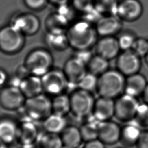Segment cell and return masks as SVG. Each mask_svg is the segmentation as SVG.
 <instances>
[{
    "mask_svg": "<svg viewBox=\"0 0 148 148\" xmlns=\"http://www.w3.org/2000/svg\"><path fill=\"white\" fill-rule=\"evenodd\" d=\"M139 105L137 98L123 93L114 99V117L123 123L130 121L135 118Z\"/></svg>",
    "mask_w": 148,
    "mask_h": 148,
    "instance_id": "8",
    "label": "cell"
},
{
    "mask_svg": "<svg viewBox=\"0 0 148 148\" xmlns=\"http://www.w3.org/2000/svg\"><path fill=\"white\" fill-rule=\"evenodd\" d=\"M125 79L116 69H109L99 76L96 90L99 97L116 99L124 93Z\"/></svg>",
    "mask_w": 148,
    "mask_h": 148,
    "instance_id": "2",
    "label": "cell"
},
{
    "mask_svg": "<svg viewBox=\"0 0 148 148\" xmlns=\"http://www.w3.org/2000/svg\"><path fill=\"white\" fill-rule=\"evenodd\" d=\"M66 34L69 47L75 51L90 49L98 40L95 26L82 19L70 24Z\"/></svg>",
    "mask_w": 148,
    "mask_h": 148,
    "instance_id": "1",
    "label": "cell"
},
{
    "mask_svg": "<svg viewBox=\"0 0 148 148\" xmlns=\"http://www.w3.org/2000/svg\"><path fill=\"white\" fill-rule=\"evenodd\" d=\"M10 25L24 35L31 36L38 32L40 27V22L36 15L30 13H25L14 17Z\"/></svg>",
    "mask_w": 148,
    "mask_h": 148,
    "instance_id": "11",
    "label": "cell"
},
{
    "mask_svg": "<svg viewBox=\"0 0 148 148\" xmlns=\"http://www.w3.org/2000/svg\"><path fill=\"white\" fill-rule=\"evenodd\" d=\"M36 142L39 148H62L63 146L60 135L46 131L39 134Z\"/></svg>",
    "mask_w": 148,
    "mask_h": 148,
    "instance_id": "29",
    "label": "cell"
},
{
    "mask_svg": "<svg viewBox=\"0 0 148 148\" xmlns=\"http://www.w3.org/2000/svg\"><path fill=\"white\" fill-rule=\"evenodd\" d=\"M118 0H94V7L102 16L116 15Z\"/></svg>",
    "mask_w": 148,
    "mask_h": 148,
    "instance_id": "31",
    "label": "cell"
},
{
    "mask_svg": "<svg viewBox=\"0 0 148 148\" xmlns=\"http://www.w3.org/2000/svg\"><path fill=\"white\" fill-rule=\"evenodd\" d=\"M88 72L99 76L109 69V60L95 54L87 65Z\"/></svg>",
    "mask_w": 148,
    "mask_h": 148,
    "instance_id": "30",
    "label": "cell"
},
{
    "mask_svg": "<svg viewBox=\"0 0 148 148\" xmlns=\"http://www.w3.org/2000/svg\"><path fill=\"white\" fill-rule=\"evenodd\" d=\"M26 98L20 89L10 86L2 87L0 90V105L4 109L16 110L23 108Z\"/></svg>",
    "mask_w": 148,
    "mask_h": 148,
    "instance_id": "10",
    "label": "cell"
},
{
    "mask_svg": "<svg viewBox=\"0 0 148 148\" xmlns=\"http://www.w3.org/2000/svg\"><path fill=\"white\" fill-rule=\"evenodd\" d=\"M116 148H127L125 147H116Z\"/></svg>",
    "mask_w": 148,
    "mask_h": 148,
    "instance_id": "49",
    "label": "cell"
},
{
    "mask_svg": "<svg viewBox=\"0 0 148 148\" xmlns=\"http://www.w3.org/2000/svg\"><path fill=\"white\" fill-rule=\"evenodd\" d=\"M14 74H16L18 77H19L21 79H23L31 75L24 64H23L18 66Z\"/></svg>",
    "mask_w": 148,
    "mask_h": 148,
    "instance_id": "41",
    "label": "cell"
},
{
    "mask_svg": "<svg viewBox=\"0 0 148 148\" xmlns=\"http://www.w3.org/2000/svg\"><path fill=\"white\" fill-rule=\"evenodd\" d=\"M134 120L141 127H148V105L140 103Z\"/></svg>",
    "mask_w": 148,
    "mask_h": 148,
    "instance_id": "34",
    "label": "cell"
},
{
    "mask_svg": "<svg viewBox=\"0 0 148 148\" xmlns=\"http://www.w3.org/2000/svg\"><path fill=\"white\" fill-rule=\"evenodd\" d=\"M71 113L79 119L87 118L92 114L95 99L91 92L79 88L71 92Z\"/></svg>",
    "mask_w": 148,
    "mask_h": 148,
    "instance_id": "5",
    "label": "cell"
},
{
    "mask_svg": "<svg viewBox=\"0 0 148 148\" xmlns=\"http://www.w3.org/2000/svg\"><path fill=\"white\" fill-rule=\"evenodd\" d=\"M69 25V21L57 12L48 16L45 21V27L48 32H66Z\"/></svg>",
    "mask_w": 148,
    "mask_h": 148,
    "instance_id": "23",
    "label": "cell"
},
{
    "mask_svg": "<svg viewBox=\"0 0 148 148\" xmlns=\"http://www.w3.org/2000/svg\"><path fill=\"white\" fill-rule=\"evenodd\" d=\"M53 63L52 54L48 50L38 48L27 54L24 64L31 75L42 77L52 69Z\"/></svg>",
    "mask_w": 148,
    "mask_h": 148,
    "instance_id": "3",
    "label": "cell"
},
{
    "mask_svg": "<svg viewBox=\"0 0 148 148\" xmlns=\"http://www.w3.org/2000/svg\"><path fill=\"white\" fill-rule=\"evenodd\" d=\"M131 50L140 58L145 57L148 53V39L136 38Z\"/></svg>",
    "mask_w": 148,
    "mask_h": 148,
    "instance_id": "35",
    "label": "cell"
},
{
    "mask_svg": "<svg viewBox=\"0 0 148 148\" xmlns=\"http://www.w3.org/2000/svg\"><path fill=\"white\" fill-rule=\"evenodd\" d=\"M135 146L136 148H148V130H142Z\"/></svg>",
    "mask_w": 148,
    "mask_h": 148,
    "instance_id": "39",
    "label": "cell"
},
{
    "mask_svg": "<svg viewBox=\"0 0 148 148\" xmlns=\"http://www.w3.org/2000/svg\"><path fill=\"white\" fill-rule=\"evenodd\" d=\"M39 134L34 121L26 118L19 124L17 141L21 146L29 147L33 146L35 142H37Z\"/></svg>",
    "mask_w": 148,
    "mask_h": 148,
    "instance_id": "17",
    "label": "cell"
},
{
    "mask_svg": "<svg viewBox=\"0 0 148 148\" xmlns=\"http://www.w3.org/2000/svg\"><path fill=\"white\" fill-rule=\"evenodd\" d=\"M52 113L65 116L71 112V101L69 95L65 93L54 97L51 99Z\"/></svg>",
    "mask_w": 148,
    "mask_h": 148,
    "instance_id": "28",
    "label": "cell"
},
{
    "mask_svg": "<svg viewBox=\"0 0 148 148\" xmlns=\"http://www.w3.org/2000/svg\"><path fill=\"white\" fill-rule=\"evenodd\" d=\"M9 76L5 71L0 68V88H2L8 82Z\"/></svg>",
    "mask_w": 148,
    "mask_h": 148,
    "instance_id": "43",
    "label": "cell"
},
{
    "mask_svg": "<svg viewBox=\"0 0 148 148\" xmlns=\"http://www.w3.org/2000/svg\"><path fill=\"white\" fill-rule=\"evenodd\" d=\"M106 145L99 139L85 142L82 148H106Z\"/></svg>",
    "mask_w": 148,
    "mask_h": 148,
    "instance_id": "40",
    "label": "cell"
},
{
    "mask_svg": "<svg viewBox=\"0 0 148 148\" xmlns=\"http://www.w3.org/2000/svg\"><path fill=\"white\" fill-rule=\"evenodd\" d=\"M122 20L116 14L102 16L95 23V28L98 35L103 36H114L122 28Z\"/></svg>",
    "mask_w": 148,
    "mask_h": 148,
    "instance_id": "13",
    "label": "cell"
},
{
    "mask_svg": "<svg viewBox=\"0 0 148 148\" xmlns=\"http://www.w3.org/2000/svg\"><path fill=\"white\" fill-rule=\"evenodd\" d=\"M98 76L87 71L77 84V88L92 92L97 90Z\"/></svg>",
    "mask_w": 148,
    "mask_h": 148,
    "instance_id": "32",
    "label": "cell"
},
{
    "mask_svg": "<svg viewBox=\"0 0 148 148\" xmlns=\"http://www.w3.org/2000/svg\"><path fill=\"white\" fill-rule=\"evenodd\" d=\"M63 71L69 84L77 86L78 83L87 72L86 65L75 57L69 58L64 66Z\"/></svg>",
    "mask_w": 148,
    "mask_h": 148,
    "instance_id": "15",
    "label": "cell"
},
{
    "mask_svg": "<svg viewBox=\"0 0 148 148\" xmlns=\"http://www.w3.org/2000/svg\"><path fill=\"white\" fill-rule=\"evenodd\" d=\"M62 148H70V147H66V146H63L62 147Z\"/></svg>",
    "mask_w": 148,
    "mask_h": 148,
    "instance_id": "48",
    "label": "cell"
},
{
    "mask_svg": "<svg viewBox=\"0 0 148 148\" xmlns=\"http://www.w3.org/2000/svg\"><path fill=\"white\" fill-rule=\"evenodd\" d=\"M142 97L143 102L148 105V83L142 95Z\"/></svg>",
    "mask_w": 148,
    "mask_h": 148,
    "instance_id": "44",
    "label": "cell"
},
{
    "mask_svg": "<svg viewBox=\"0 0 148 148\" xmlns=\"http://www.w3.org/2000/svg\"><path fill=\"white\" fill-rule=\"evenodd\" d=\"M48 0H24L27 6L32 10H40L45 6Z\"/></svg>",
    "mask_w": 148,
    "mask_h": 148,
    "instance_id": "38",
    "label": "cell"
},
{
    "mask_svg": "<svg viewBox=\"0 0 148 148\" xmlns=\"http://www.w3.org/2000/svg\"><path fill=\"white\" fill-rule=\"evenodd\" d=\"M117 38L121 51H125L131 50L136 38L134 34L126 31L122 32Z\"/></svg>",
    "mask_w": 148,
    "mask_h": 148,
    "instance_id": "33",
    "label": "cell"
},
{
    "mask_svg": "<svg viewBox=\"0 0 148 148\" xmlns=\"http://www.w3.org/2000/svg\"><path fill=\"white\" fill-rule=\"evenodd\" d=\"M73 7L82 14L94 8V0H73Z\"/></svg>",
    "mask_w": 148,
    "mask_h": 148,
    "instance_id": "36",
    "label": "cell"
},
{
    "mask_svg": "<svg viewBox=\"0 0 148 148\" xmlns=\"http://www.w3.org/2000/svg\"><path fill=\"white\" fill-rule=\"evenodd\" d=\"M19 88L27 98L39 95L43 92L41 77L31 75L23 79Z\"/></svg>",
    "mask_w": 148,
    "mask_h": 148,
    "instance_id": "22",
    "label": "cell"
},
{
    "mask_svg": "<svg viewBox=\"0 0 148 148\" xmlns=\"http://www.w3.org/2000/svg\"><path fill=\"white\" fill-rule=\"evenodd\" d=\"M49 1H50L52 3L58 6L60 5L66 4L69 0H49Z\"/></svg>",
    "mask_w": 148,
    "mask_h": 148,
    "instance_id": "45",
    "label": "cell"
},
{
    "mask_svg": "<svg viewBox=\"0 0 148 148\" xmlns=\"http://www.w3.org/2000/svg\"><path fill=\"white\" fill-rule=\"evenodd\" d=\"M60 136L63 146L70 148H77L83 142L80 128L73 125H67Z\"/></svg>",
    "mask_w": 148,
    "mask_h": 148,
    "instance_id": "24",
    "label": "cell"
},
{
    "mask_svg": "<svg viewBox=\"0 0 148 148\" xmlns=\"http://www.w3.org/2000/svg\"><path fill=\"white\" fill-rule=\"evenodd\" d=\"M144 58H145V60L146 64L148 65V53L146 54V56Z\"/></svg>",
    "mask_w": 148,
    "mask_h": 148,
    "instance_id": "47",
    "label": "cell"
},
{
    "mask_svg": "<svg viewBox=\"0 0 148 148\" xmlns=\"http://www.w3.org/2000/svg\"><path fill=\"white\" fill-rule=\"evenodd\" d=\"M9 145L0 139V148H9Z\"/></svg>",
    "mask_w": 148,
    "mask_h": 148,
    "instance_id": "46",
    "label": "cell"
},
{
    "mask_svg": "<svg viewBox=\"0 0 148 148\" xmlns=\"http://www.w3.org/2000/svg\"><path fill=\"white\" fill-rule=\"evenodd\" d=\"M23 109L25 118L34 121H43L52 113L51 99L48 95L42 93L27 98Z\"/></svg>",
    "mask_w": 148,
    "mask_h": 148,
    "instance_id": "4",
    "label": "cell"
},
{
    "mask_svg": "<svg viewBox=\"0 0 148 148\" xmlns=\"http://www.w3.org/2000/svg\"><path fill=\"white\" fill-rule=\"evenodd\" d=\"M121 127L111 120L102 121L98 126V139L106 145H113L120 141Z\"/></svg>",
    "mask_w": 148,
    "mask_h": 148,
    "instance_id": "14",
    "label": "cell"
},
{
    "mask_svg": "<svg viewBox=\"0 0 148 148\" xmlns=\"http://www.w3.org/2000/svg\"><path fill=\"white\" fill-rule=\"evenodd\" d=\"M22 80L23 79L18 77L16 74H14L13 76L9 77L8 80V83L9 84L8 86L19 88Z\"/></svg>",
    "mask_w": 148,
    "mask_h": 148,
    "instance_id": "42",
    "label": "cell"
},
{
    "mask_svg": "<svg viewBox=\"0 0 148 148\" xmlns=\"http://www.w3.org/2000/svg\"><path fill=\"white\" fill-rule=\"evenodd\" d=\"M141 127L133 119L121 127L120 143L125 147L136 146L142 133Z\"/></svg>",
    "mask_w": 148,
    "mask_h": 148,
    "instance_id": "19",
    "label": "cell"
},
{
    "mask_svg": "<svg viewBox=\"0 0 148 148\" xmlns=\"http://www.w3.org/2000/svg\"><path fill=\"white\" fill-rule=\"evenodd\" d=\"M143 11L142 4L139 0H121L117 5L116 15L122 21L131 22L139 19Z\"/></svg>",
    "mask_w": 148,
    "mask_h": 148,
    "instance_id": "12",
    "label": "cell"
},
{
    "mask_svg": "<svg viewBox=\"0 0 148 148\" xmlns=\"http://www.w3.org/2000/svg\"><path fill=\"white\" fill-rule=\"evenodd\" d=\"M25 44V35L12 25L0 29V50L6 54L19 52Z\"/></svg>",
    "mask_w": 148,
    "mask_h": 148,
    "instance_id": "6",
    "label": "cell"
},
{
    "mask_svg": "<svg viewBox=\"0 0 148 148\" xmlns=\"http://www.w3.org/2000/svg\"><path fill=\"white\" fill-rule=\"evenodd\" d=\"M116 69L125 77L139 73L142 66L141 58L132 50L122 51L116 58Z\"/></svg>",
    "mask_w": 148,
    "mask_h": 148,
    "instance_id": "9",
    "label": "cell"
},
{
    "mask_svg": "<svg viewBox=\"0 0 148 148\" xmlns=\"http://www.w3.org/2000/svg\"><path fill=\"white\" fill-rule=\"evenodd\" d=\"M95 49L96 54L109 61L117 58L121 51L117 38L114 36L101 37L97 40Z\"/></svg>",
    "mask_w": 148,
    "mask_h": 148,
    "instance_id": "16",
    "label": "cell"
},
{
    "mask_svg": "<svg viewBox=\"0 0 148 148\" xmlns=\"http://www.w3.org/2000/svg\"><path fill=\"white\" fill-rule=\"evenodd\" d=\"M45 40L46 45L54 51H64L69 47L66 32L52 33L47 32Z\"/></svg>",
    "mask_w": 148,
    "mask_h": 148,
    "instance_id": "26",
    "label": "cell"
},
{
    "mask_svg": "<svg viewBox=\"0 0 148 148\" xmlns=\"http://www.w3.org/2000/svg\"><path fill=\"white\" fill-rule=\"evenodd\" d=\"M94 55L91 53L90 49L88 50H75V54L73 56L75 58L78 59L79 61L84 63L85 65H87L91 58Z\"/></svg>",
    "mask_w": 148,
    "mask_h": 148,
    "instance_id": "37",
    "label": "cell"
},
{
    "mask_svg": "<svg viewBox=\"0 0 148 148\" xmlns=\"http://www.w3.org/2000/svg\"><path fill=\"white\" fill-rule=\"evenodd\" d=\"M147 83L145 76L139 73L127 76L124 93L136 98L142 96Z\"/></svg>",
    "mask_w": 148,
    "mask_h": 148,
    "instance_id": "21",
    "label": "cell"
},
{
    "mask_svg": "<svg viewBox=\"0 0 148 148\" xmlns=\"http://www.w3.org/2000/svg\"><path fill=\"white\" fill-rule=\"evenodd\" d=\"M67 125V121L65 116L53 113L43 120L42 124L45 131L59 135Z\"/></svg>",
    "mask_w": 148,
    "mask_h": 148,
    "instance_id": "25",
    "label": "cell"
},
{
    "mask_svg": "<svg viewBox=\"0 0 148 148\" xmlns=\"http://www.w3.org/2000/svg\"><path fill=\"white\" fill-rule=\"evenodd\" d=\"M43 90L47 95L56 96L68 89L69 82L63 70L51 69L41 77Z\"/></svg>",
    "mask_w": 148,
    "mask_h": 148,
    "instance_id": "7",
    "label": "cell"
},
{
    "mask_svg": "<svg viewBox=\"0 0 148 148\" xmlns=\"http://www.w3.org/2000/svg\"><path fill=\"white\" fill-rule=\"evenodd\" d=\"M91 114L100 122L111 120L114 117V99L99 97L95 101Z\"/></svg>",
    "mask_w": 148,
    "mask_h": 148,
    "instance_id": "18",
    "label": "cell"
},
{
    "mask_svg": "<svg viewBox=\"0 0 148 148\" xmlns=\"http://www.w3.org/2000/svg\"><path fill=\"white\" fill-rule=\"evenodd\" d=\"M85 123L79 127L83 142H87L98 139V130L100 121L96 120L91 114Z\"/></svg>",
    "mask_w": 148,
    "mask_h": 148,
    "instance_id": "27",
    "label": "cell"
},
{
    "mask_svg": "<svg viewBox=\"0 0 148 148\" xmlns=\"http://www.w3.org/2000/svg\"><path fill=\"white\" fill-rule=\"evenodd\" d=\"M19 124L10 117L0 119V139L9 146L17 140Z\"/></svg>",
    "mask_w": 148,
    "mask_h": 148,
    "instance_id": "20",
    "label": "cell"
}]
</instances>
